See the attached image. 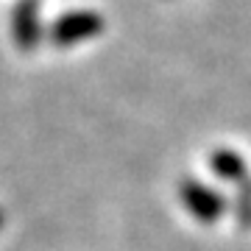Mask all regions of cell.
<instances>
[{
  "label": "cell",
  "mask_w": 251,
  "mask_h": 251,
  "mask_svg": "<svg viewBox=\"0 0 251 251\" xmlns=\"http://www.w3.org/2000/svg\"><path fill=\"white\" fill-rule=\"evenodd\" d=\"M103 31V17L98 11L90 9H75V11H64L50 23L48 28V39L56 48H73L81 45L92 36H98Z\"/></svg>",
  "instance_id": "6da1fadb"
},
{
  "label": "cell",
  "mask_w": 251,
  "mask_h": 251,
  "mask_svg": "<svg viewBox=\"0 0 251 251\" xmlns=\"http://www.w3.org/2000/svg\"><path fill=\"white\" fill-rule=\"evenodd\" d=\"M179 198H181V204H184V209L204 226L218 224V221L224 218L226 206H229V201H226L215 187H209V184H204V181H198V179L181 181Z\"/></svg>",
  "instance_id": "7a4b0ae2"
},
{
  "label": "cell",
  "mask_w": 251,
  "mask_h": 251,
  "mask_svg": "<svg viewBox=\"0 0 251 251\" xmlns=\"http://www.w3.org/2000/svg\"><path fill=\"white\" fill-rule=\"evenodd\" d=\"M11 36L20 50H34L42 42L39 0H17L11 9Z\"/></svg>",
  "instance_id": "3957f363"
},
{
  "label": "cell",
  "mask_w": 251,
  "mask_h": 251,
  "mask_svg": "<svg viewBox=\"0 0 251 251\" xmlns=\"http://www.w3.org/2000/svg\"><path fill=\"white\" fill-rule=\"evenodd\" d=\"M209 171L221 181H229V184H243L246 179H251L249 162L232 148H215L212 156H209Z\"/></svg>",
  "instance_id": "277c9868"
},
{
  "label": "cell",
  "mask_w": 251,
  "mask_h": 251,
  "mask_svg": "<svg viewBox=\"0 0 251 251\" xmlns=\"http://www.w3.org/2000/svg\"><path fill=\"white\" fill-rule=\"evenodd\" d=\"M234 218L240 229H251V179L237 184V198H234Z\"/></svg>",
  "instance_id": "5b68a950"
},
{
  "label": "cell",
  "mask_w": 251,
  "mask_h": 251,
  "mask_svg": "<svg viewBox=\"0 0 251 251\" xmlns=\"http://www.w3.org/2000/svg\"><path fill=\"white\" fill-rule=\"evenodd\" d=\"M3 221H6V218H3V212H0V229H3Z\"/></svg>",
  "instance_id": "8992f818"
}]
</instances>
